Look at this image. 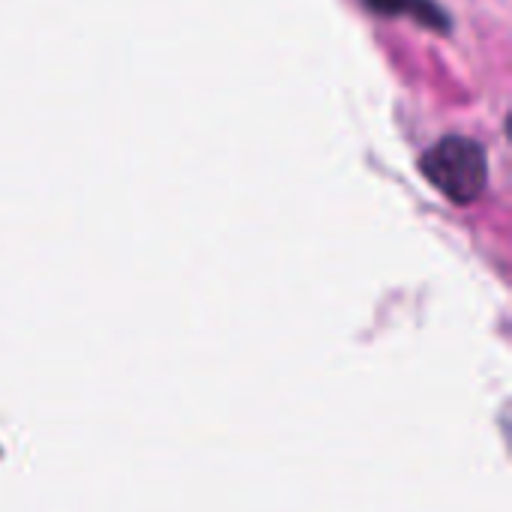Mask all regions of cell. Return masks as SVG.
I'll return each mask as SVG.
<instances>
[{
	"label": "cell",
	"instance_id": "1",
	"mask_svg": "<svg viewBox=\"0 0 512 512\" xmlns=\"http://www.w3.org/2000/svg\"><path fill=\"white\" fill-rule=\"evenodd\" d=\"M423 174L450 201L468 204L483 195V189L489 183V162L477 141L450 135V138L438 141L432 150H426Z\"/></svg>",
	"mask_w": 512,
	"mask_h": 512
},
{
	"label": "cell",
	"instance_id": "2",
	"mask_svg": "<svg viewBox=\"0 0 512 512\" xmlns=\"http://www.w3.org/2000/svg\"><path fill=\"white\" fill-rule=\"evenodd\" d=\"M366 6H372L375 12H384V15H411V18L423 21L426 27H447L444 12L432 0H366Z\"/></svg>",
	"mask_w": 512,
	"mask_h": 512
}]
</instances>
